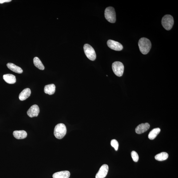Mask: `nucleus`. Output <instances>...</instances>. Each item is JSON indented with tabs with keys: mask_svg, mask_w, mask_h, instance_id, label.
Masks as SVG:
<instances>
[{
	"mask_svg": "<svg viewBox=\"0 0 178 178\" xmlns=\"http://www.w3.org/2000/svg\"><path fill=\"white\" fill-rule=\"evenodd\" d=\"M3 79L6 82L9 84H15L16 81V77L12 74L4 75L3 76Z\"/></svg>",
	"mask_w": 178,
	"mask_h": 178,
	"instance_id": "nucleus-15",
	"label": "nucleus"
},
{
	"mask_svg": "<svg viewBox=\"0 0 178 178\" xmlns=\"http://www.w3.org/2000/svg\"><path fill=\"white\" fill-rule=\"evenodd\" d=\"M31 93V91L30 89L26 88L24 89L20 94L19 98L21 101L25 100L30 96Z\"/></svg>",
	"mask_w": 178,
	"mask_h": 178,
	"instance_id": "nucleus-11",
	"label": "nucleus"
},
{
	"mask_svg": "<svg viewBox=\"0 0 178 178\" xmlns=\"http://www.w3.org/2000/svg\"><path fill=\"white\" fill-rule=\"evenodd\" d=\"M84 49L85 55L90 60L94 61L96 59V54L93 47L86 44L84 45Z\"/></svg>",
	"mask_w": 178,
	"mask_h": 178,
	"instance_id": "nucleus-6",
	"label": "nucleus"
},
{
	"mask_svg": "<svg viewBox=\"0 0 178 178\" xmlns=\"http://www.w3.org/2000/svg\"><path fill=\"white\" fill-rule=\"evenodd\" d=\"M131 155L133 160L135 162H137L139 159V155L135 151H133L131 152Z\"/></svg>",
	"mask_w": 178,
	"mask_h": 178,
	"instance_id": "nucleus-20",
	"label": "nucleus"
},
{
	"mask_svg": "<svg viewBox=\"0 0 178 178\" xmlns=\"http://www.w3.org/2000/svg\"><path fill=\"white\" fill-rule=\"evenodd\" d=\"M138 45L141 53L144 54H146L150 51L151 44L150 40L143 37L139 40Z\"/></svg>",
	"mask_w": 178,
	"mask_h": 178,
	"instance_id": "nucleus-1",
	"label": "nucleus"
},
{
	"mask_svg": "<svg viewBox=\"0 0 178 178\" xmlns=\"http://www.w3.org/2000/svg\"><path fill=\"white\" fill-rule=\"evenodd\" d=\"M168 154L166 152H162L155 155L156 160L159 161H163L167 159L168 157Z\"/></svg>",
	"mask_w": 178,
	"mask_h": 178,
	"instance_id": "nucleus-19",
	"label": "nucleus"
},
{
	"mask_svg": "<svg viewBox=\"0 0 178 178\" xmlns=\"http://www.w3.org/2000/svg\"><path fill=\"white\" fill-rule=\"evenodd\" d=\"M149 123H142L137 126L135 129V131L137 134H141L147 131L150 128Z\"/></svg>",
	"mask_w": 178,
	"mask_h": 178,
	"instance_id": "nucleus-10",
	"label": "nucleus"
},
{
	"mask_svg": "<svg viewBox=\"0 0 178 178\" xmlns=\"http://www.w3.org/2000/svg\"><path fill=\"white\" fill-rule=\"evenodd\" d=\"M111 146L115 148V151H118L119 144L117 140H116L115 139L112 140L111 141Z\"/></svg>",
	"mask_w": 178,
	"mask_h": 178,
	"instance_id": "nucleus-21",
	"label": "nucleus"
},
{
	"mask_svg": "<svg viewBox=\"0 0 178 178\" xmlns=\"http://www.w3.org/2000/svg\"><path fill=\"white\" fill-rule=\"evenodd\" d=\"M109 170L107 165L104 164L100 168L99 171L96 175V178H104L107 176Z\"/></svg>",
	"mask_w": 178,
	"mask_h": 178,
	"instance_id": "nucleus-8",
	"label": "nucleus"
},
{
	"mask_svg": "<svg viewBox=\"0 0 178 178\" xmlns=\"http://www.w3.org/2000/svg\"><path fill=\"white\" fill-rule=\"evenodd\" d=\"M107 44L110 49L115 51H120L123 49V46L122 44L113 40H108Z\"/></svg>",
	"mask_w": 178,
	"mask_h": 178,
	"instance_id": "nucleus-7",
	"label": "nucleus"
},
{
	"mask_svg": "<svg viewBox=\"0 0 178 178\" xmlns=\"http://www.w3.org/2000/svg\"><path fill=\"white\" fill-rule=\"evenodd\" d=\"M13 135L14 137L17 139H22L26 138L27 133L25 131H15L13 132Z\"/></svg>",
	"mask_w": 178,
	"mask_h": 178,
	"instance_id": "nucleus-13",
	"label": "nucleus"
},
{
	"mask_svg": "<svg viewBox=\"0 0 178 178\" xmlns=\"http://www.w3.org/2000/svg\"><path fill=\"white\" fill-rule=\"evenodd\" d=\"M105 16L106 19L109 22L112 23H115L116 18L114 8L112 7L107 8L105 11Z\"/></svg>",
	"mask_w": 178,
	"mask_h": 178,
	"instance_id": "nucleus-4",
	"label": "nucleus"
},
{
	"mask_svg": "<svg viewBox=\"0 0 178 178\" xmlns=\"http://www.w3.org/2000/svg\"><path fill=\"white\" fill-rule=\"evenodd\" d=\"M70 175V173L68 171H63L54 173L53 177V178H69Z\"/></svg>",
	"mask_w": 178,
	"mask_h": 178,
	"instance_id": "nucleus-12",
	"label": "nucleus"
},
{
	"mask_svg": "<svg viewBox=\"0 0 178 178\" xmlns=\"http://www.w3.org/2000/svg\"><path fill=\"white\" fill-rule=\"evenodd\" d=\"M113 70L115 74L118 77L122 76L124 72V66L122 63L115 61L112 65Z\"/></svg>",
	"mask_w": 178,
	"mask_h": 178,
	"instance_id": "nucleus-5",
	"label": "nucleus"
},
{
	"mask_svg": "<svg viewBox=\"0 0 178 178\" xmlns=\"http://www.w3.org/2000/svg\"><path fill=\"white\" fill-rule=\"evenodd\" d=\"M56 91L55 85L51 84L45 85L44 87L45 93L49 95L53 94L55 93Z\"/></svg>",
	"mask_w": 178,
	"mask_h": 178,
	"instance_id": "nucleus-14",
	"label": "nucleus"
},
{
	"mask_svg": "<svg viewBox=\"0 0 178 178\" xmlns=\"http://www.w3.org/2000/svg\"><path fill=\"white\" fill-rule=\"evenodd\" d=\"M40 109L38 106L37 105H33L30 107L27 111V114L30 118L37 117L38 115Z\"/></svg>",
	"mask_w": 178,
	"mask_h": 178,
	"instance_id": "nucleus-9",
	"label": "nucleus"
},
{
	"mask_svg": "<svg viewBox=\"0 0 178 178\" xmlns=\"http://www.w3.org/2000/svg\"><path fill=\"white\" fill-rule=\"evenodd\" d=\"M7 66L9 69L14 72L21 74L23 72V70L22 68L13 63H8L7 64Z\"/></svg>",
	"mask_w": 178,
	"mask_h": 178,
	"instance_id": "nucleus-16",
	"label": "nucleus"
},
{
	"mask_svg": "<svg viewBox=\"0 0 178 178\" xmlns=\"http://www.w3.org/2000/svg\"><path fill=\"white\" fill-rule=\"evenodd\" d=\"M34 65L39 69L41 70H44L45 67L41 60L38 58L35 57L34 59Z\"/></svg>",
	"mask_w": 178,
	"mask_h": 178,
	"instance_id": "nucleus-18",
	"label": "nucleus"
},
{
	"mask_svg": "<svg viewBox=\"0 0 178 178\" xmlns=\"http://www.w3.org/2000/svg\"><path fill=\"white\" fill-rule=\"evenodd\" d=\"M11 0H0V4H2L5 2H11Z\"/></svg>",
	"mask_w": 178,
	"mask_h": 178,
	"instance_id": "nucleus-22",
	"label": "nucleus"
},
{
	"mask_svg": "<svg viewBox=\"0 0 178 178\" xmlns=\"http://www.w3.org/2000/svg\"><path fill=\"white\" fill-rule=\"evenodd\" d=\"M66 132L67 129L65 124L63 123H59L54 128V134L56 138L61 139L65 137Z\"/></svg>",
	"mask_w": 178,
	"mask_h": 178,
	"instance_id": "nucleus-2",
	"label": "nucleus"
},
{
	"mask_svg": "<svg viewBox=\"0 0 178 178\" xmlns=\"http://www.w3.org/2000/svg\"><path fill=\"white\" fill-rule=\"evenodd\" d=\"M174 24V18L171 15H166L163 17L162 24L166 30H169L171 29Z\"/></svg>",
	"mask_w": 178,
	"mask_h": 178,
	"instance_id": "nucleus-3",
	"label": "nucleus"
},
{
	"mask_svg": "<svg viewBox=\"0 0 178 178\" xmlns=\"http://www.w3.org/2000/svg\"><path fill=\"white\" fill-rule=\"evenodd\" d=\"M161 131V130L159 128H155L153 130L149 133L148 137L149 139L151 140H154L156 138V137Z\"/></svg>",
	"mask_w": 178,
	"mask_h": 178,
	"instance_id": "nucleus-17",
	"label": "nucleus"
}]
</instances>
